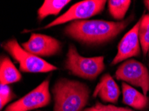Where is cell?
Returning a JSON list of instances; mask_svg holds the SVG:
<instances>
[{
	"mask_svg": "<svg viewBox=\"0 0 149 111\" xmlns=\"http://www.w3.org/2000/svg\"><path fill=\"white\" fill-rule=\"evenodd\" d=\"M83 111H135L128 108L118 107L112 105H105L100 103H96V105L87 108Z\"/></svg>",
	"mask_w": 149,
	"mask_h": 111,
	"instance_id": "obj_17",
	"label": "cell"
},
{
	"mask_svg": "<svg viewBox=\"0 0 149 111\" xmlns=\"http://www.w3.org/2000/svg\"><path fill=\"white\" fill-rule=\"evenodd\" d=\"M38 111H41V110H38Z\"/></svg>",
	"mask_w": 149,
	"mask_h": 111,
	"instance_id": "obj_20",
	"label": "cell"
},
{
	"mask_svg": "<svg viewBox=\"0 0 149 111\" xmlns=\"http://www.w3.org/2000/svg\"><path fill=\"white\" fill-rule=\"evenodd\" d=\"M53 111H83L90 98L88 86L80 81L62 78L52 89Z\"/></svg>",
	"mask_w": 149,
	"mask_h": 111,
	"instance_id": "obj_2",
	"label": "cell"
},
{
	"mask_svg": "<svg viewBox=\"0 0 149 111\" xmlns=\"http://www.w3.org/2000/svg\"><path fill=\"white\" fill-rule=\"evenodd\" d=\"M51 100L49 81L46 79L19 100L9 105L4 111H30L49 105Z\"/></svg>",
	"mask_w": 149,
	"mask_h": 111,
	"instance_id": "obj_7",
	"label": "cell"
},
{
	"mask_svg": "<svg viewBox=\"0 0 149 111\" xmlns=\"http://www.w3.org/2000/svg\"><path fill=\"white\" fill-rule=\"evenodd\" d=\"M129 19L114 22L104 20H82L72 22L65 28L67 36L87 45H101L117 37L128 26Z\"/></svg>",
	"mask_w": 149,
	"mask_h": 111,
	"instance_id": "obj_1",
	"label": "cell"
},
{
	"mask_svg": "<svg viewBox=\"0 0 149 111\" xmlns=\"http://www.w3.org/2000/svg\"><path fill=\"white\" fill-rule=\"evenodd\" d=\"M148 56H149V50H148Z\"/></svg>",
	"mask_w": 149,
	"mask_h": 111,
	"instance_id": "obj_19",
	"label": "cell"
},
{
	"mask_svg": "<svg viewBox=\"0 0 149 111\" xmlns=\"http://www.w3.org/2000/svg\"><path fill=\"white\" fill-rule=\"evenodd\" d=\"M115 77L128 85L141 88L143 94L147 96L149 91V71L142 63L132 59L124 61L116 69Z\"/></svg>",
	"mask_w": 149,
	"mask_h": 111,
	"instance_id": "obj_5",
	"label": "cell"
},
{
	"mask_svg": "<svg viewBox=\"0 0 149 111\" xmlns=\"http://www.w3.org/2000/svg\"><path fill=\"white\" fill-rule=\"evenodd\" d=\"M139 26L140 20L120 40L116 55L110 64L112 66L141 55L142 49L139 36Z\"/></svg>",
	"mask_w": 149,
	"mask_h": 111,
	"instance_id": "obj_9",
	"label": "cell"
},
{
	"mask_svg": "<svg viewBox=\"0 0 149 111\" xmlns=\"http://www.w3.org/2000/svg\"><path fill=\"white\" fill-rule=\"evenodd\" d=\"M2 47L18 63L22 72L38 73L48 72L58 69L55 65L25 50L15 39L6 41L2 44Z\"/></svg>",
	"mask_w": 149,
	"mask_h": 111,
	"instance_id": "obj_4",
	"label": "cell"
},
{
	"mask_svg": "<svg viewBox=\"0 0 149 111\" xmlns=\"http://www.w3.org/2000/svg\"><path fill=\"white\" fill-rule=\"evenodd\" d=\"M139 36L143 55L146 56L149 50V14L144 15L140 19Z\"/></svg>",
	"mask_w": 149,
	"mask_h": 111,
	"instance_id": "obj_15",
	"label": "cell"
},
{
	"mask_svg": "<svg viewBox=\"0 0 149 111\" xmlns=\"http://www.w3.org/2000/svg\"><path fill=\"white\" fill-rule=\"evenodd\" d=\"M22 47L33 55L42 58L57 55L62 50V43L56 38L40 33H32Z\"/></svg>",
	"mask_w": 149,
	"mask_h": 111,
	"instance_id": "obj_8",
	"label": "cell"
},
{
	"mask_svg": "<svg viewBox=\"0 0 149 111\" xmlns=\"http://www.w3.org/2000/svg\"><path fill=\"white\" fill-rule=\"evenodd\" d=\"M65 68L74 75L94 80L104 71V58L102 56L84 57L78 53L74 45H70L66 54Z\"/></svg>",
	"mask_w": 149,
	"mask_h": 111,
	"instance_id": "obj_3",
	"label": "cell"
},
{
	"mask_svg": "<svg viewBox=\"0 0 149 111\" xmlns=\"http://www.w3.org/2000/svg\"><path fill=\"white\" fill-rule=\"evenodd\" d=\"M143 2H144V5H145V6L147 8L148 10L149 11V0H146V1H144Z\"/></svg>",
	"mask_w": 149,
	"mask_h": 111,
	"instance_id": "obj_18",
	"label": "cell"
},
{
	"mask_svg": "<svg viewBox=\"0 0 149 111\" xmlns=\"http://www.w3.org/2000/svg\"><path fill=\"white\" fill-rule=\"evenodd\" d=\"M123 103L138 110H144L149 107V97L140 92L125 82L122 83Z\"/></svg>",
	"mask_w": 149,
	"mask_h": 111,
	"instance_id": "obj_11",
	"label": "cell"
},
{
	"mask_svg": "<svg viewBox=\"0 0 149 111\" xmlns=\"http://www.w3.org/2000/svg\"><path fill=\"white\" fill-rule=\"evenodd\" d=\"M22 79V74L8 56H1L0 61L1 85H10Z\"/></svg>",
	"mask_w": 149,
	"mask_h": 111,
	"instance_id": "obj_12",
	"label": "cell"
},
{
	"mask_svg": "<svg viewBox=\"0 0 149 111\" xmlns=\"http://www.w3.org/2000/svg\"><path fill=\"white\" fill-rule=\"evenodd\" d=\"M120 90L118 85L108 73L102 77L94 90L92 97H98L104 103L116 104L118 103Z\"/></svg>",
	"mask_w": 149,
	"mask_h": 111,
	"instance_id": "obj_10",
	"label": "cell"
},
{
	"mask_svg": "<svg viewBox=\"0 0 149 111\" xmlns=\"http://www.w3.org/2000/svg\"><path fill=\"white\" fill-rule=\"evenodd\" d=\"M105 0H85L71 6L64 14L49 23L43 29H49L72 21H79L100 14L104 9Z\"/></svg>",
	"mask_w": 149,
	"mask_h": 111,
	"instance_id": "obj_6",
	"label": "cell"
},
{
	"mask_svg": "<svg viewBox=\"0 0 149 111\" xmlns=\"http://www.w3.org/2000/svg\"><path fill=\"white\" fill-rule=\"evenodd\" d=\"M108 10L114 19L121 21L125 18L129 9L131 1L130 0H109L108 1Z\"/></svg>",
	"mask_w": 149,
	"mask_h": 111,
	"instance_id": "obj_14",
	"label": "cell"
},
{
	"mask_svg": "<svg viewBox=\"0 0 149 111\" xmlns=\"http://www.w3.org/2000/svg\"><path fill=\"white\" fill-rule=\"evenodd\" d=\"M70 0H46L38 10V17L43 20L49 15H57Z\"/></svg>",
	"mask_w": 149,
	"mask_h": 111,
	"instance_id": "obj_13",
	"label": "cell"
},
{
	"mask_svg": "<svg viewBox=\"0 0 149 111\" xmlns=\"http://www.w3.org/2000/svg\"><path fill=\"white\" fill-rule=\"evenodd\" d=\"M16 97L8 85H1L0 87V109L2 110L7 104Z\"/></svg>",
	"mask_w": 149,
	"mask_h": 111,
	"instance_id": "obj_16",
	"label": "cell"
}]
</instances>
